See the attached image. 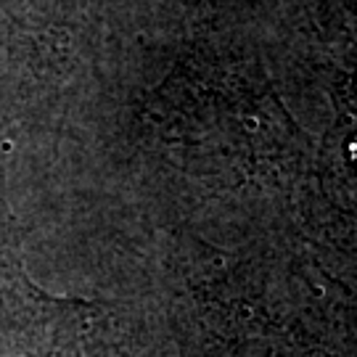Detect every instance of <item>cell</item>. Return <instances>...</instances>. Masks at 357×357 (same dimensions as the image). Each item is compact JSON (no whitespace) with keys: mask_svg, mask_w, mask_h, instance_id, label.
<instances>
[{"mask_svg":"<svg viewBox=\"0 0 357 357\" xmlns=\"http://www.w3.org/2000/svg\"><path fill=\"white\" fill-rule=\"evenodd\" d=\"M125 326L109 305L32 283L0 193V357H125Z\"/></svg>","mask_w":357,"mask_h":357,"instance_id":"6da1fadb","label":"cell"},{"mask_svg":"<svg viewBox=\"0 0 357 357\" xmlns=\"http://www.w3.org/2000/svg\"><path fill=\"white\" fill-rule=\"evenodd\" d=\"M191 357H333L305 331L246 320L233 305H206L193 331Z\"/></svg>","mask_w":357,"mask_h":357,"instance_id":"7a4b0ae2","label":"cell"}]
</instances>
